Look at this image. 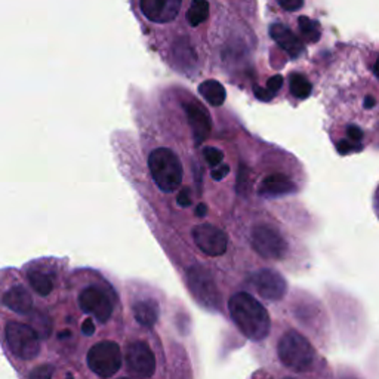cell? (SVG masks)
Here are the masks:
<instances>
[{
    "label": "cell",
    "instance_id": "obj_2",
    "mask_svg": "<svg viewBox=\"0 0 379 379\" xmlns=\"http://www.w3.org/2000/svg\"><path fill=\"white\" fill-rule=\"evenodd\" d=\"M228 313L239 331L251 341H262L272 331L267 308L248 292H237L230 298Z\"/></svg>",
    "mask_w": 379,
    "mask_h": 379
},
{
    "label": "cell",
    "instance_id": "obj_21",
    "mask_svg": "<svg viewBox=\"0 0 379 379\" xmlns=\"http://www.w3.org/2000/svg\"><path fill=\"white\" fill-rule=\"evenodd\" d=\"M65 379H74V378H73V376H72V375H69V376H67V378H65Z\"/></svg>",
    "mask_w": 379,
    "mask_h": 379
},
{
    "label": "cell",
    "instance_id": "obj_11",
    "mask_svg": "<svg viewBox=\"0 0 379 379\" xmlns=\"http://www.w3.org/2000/svg\"><path fill=\"white\" fill-rule=\"evenodd\" d=\"M182 4L184 0H137L142 18L154 25L172 24L180 17Z\"/></svg>",
    "mask_w": 379,
    "mask_h": 379
},
{
    "label": "cell",
    "instance_id": "obj_7",
    "mask_svg": "<svg viewBox=\"0 0 379 379\" xmlns=\"http://www.w3.org/2000/svg\"><path fill=\"white\" fill-rule=\"evenodd\" d=\"M88 369L101 379H112L121 369L125 363V354L121 353V347L113 340H101L93 344L86 353Z\"/></svg>",
    "mask_w": 379,
    "mask_h": 379
},
{
    "label": "cell",
    "instance_id": "obj_1",
    "mask_svg": "<svg viewBox=\"0 0 379 379\" xmlns=\"http://www.w3.org/2000/svg\"><path fill=\"white\" fill-rule=\"evenodd\" d=\"M343 53L328 114L336 152L350 156L379 145V46H350Z\"/></svg>",
    "mask_w": 379,
    "mask_h": 379
},
{
    "label": "cell",
    "instance_id": "obj_3",
    "mask_svg": "<svg viewBox=\"0 0 379 379\" xmlns=\"http://www.w3.org/2000/svg\"><path fill=\"white\" fill-rule=\"evenodd\" d=\"M147 168L150 171L154 185L161 193H178L184 181V165L180 156L172 148L159 145L150 152L147 159Z\"/></svg>",
    "mask_w": 379,
    "mask_h": 379
},
{
    "label": "cell",
    "instance_id": "obj_19",
    "mask_svg": "<svg viewBox=\"0 0 379 379\" xmlns=\"http://www.w3.org/2000/svg\"><path fill=\"white\" fill-rule=\"evenodd\" d=\"M29 379H53V368L49 364H39L30 371Z\"/></svg>",
    "mask_w": 379,
    "mask_h": 379
},
{
    "label": "cell",
    "instance_id": "obj_14",
    "mask_svg": "<svg viewBox=\"0 0 379 379\" xmlns=\"http://www.w3.org/2000/svg\"><path fill=\"white\" fill-rule=\"evenodd\" d=\"M25 279L29 283V288L40 298H48L55 291L57 274L49 272V270L34 267L25 273Z\"/></svg>",
    "mask_w": 379,
    "mask_h": 379
},
{
    "label": "cell",
    "instance_id": "obj_13",
    "mask_svg": "<svg viewBox=\"0 0 379 379\" xmlns=\"http://www.w3.org/2000/svg\"><path fill=\"white\" fill-rule=\"evenodd\" d=\"M4 305L18 316H29L33 311V298L22 284H12L4 293Z\"/></svg>",
    "mask_w": 379,
    "mask_h": 379
},
{
    "label": "cell",
    "instance_id": "obj_17",
    "mask_svg": "<svg viewBox=\"0 0 379 379\" xmlns=\"http://www.w3.org/2000/svg\"><path fill=\"white\" fill-rule=\"evenodd\" d=\"M288 89L293 100L304 101L313 93V84H311L308 76L302 73H292L288 80Z\"/></svg>",
    "mask_w": 379,
    "mask_h": 379
},
{
    "label": "cell",
    "instance_id": "obj_6",
    "mask_svg": "<svg viewBox=\"0 0 379 379\" xmlns=\"http://www.w3.org/2000/svg\"><path fill=\"white\" fill-rule=\"evenodd\" d=\"M117 298L110 284L105 283H88L80 289L77 304L84 314L104 324L112 319L116 308Z\"/></svg>",
    "mask_w": 379,
    "mask_h": 379
},
{
    "label": "cell",
    "instance_id": "obj_12",
    "mask_svg": "<svg viewBox=\"0 0 379 379\" xmlns=\"http://www.w3.org/2000/svg\"><path fill=\"white\" fill-rule=\"evenodd\" d=\"M251 288L261 295L264 300L268 301H279L286 293L288 284L277 272L270 268H262L260 272L252 273L249 276Z\"/></svg>",
    "mask_w": 379,
    "mask_h": 379
},
{
    "label": "cell",
    "instance_id": "obj_16",
    "mask_svg": "<svg viewBox=\"0 0 379 379\" xmlns=\"http://www.w3.org/2000/svg\"><path fill=\"white\" fill-rule=\"evenodd\" d=\"M190 284H192V291L194 292L196 296L201 298V302L206 305H212L215 300V289L212 280L208 274H205L199 270V272L190 273Z\"/></svg>",
    "mask_w": 379,
    "mask_h": 379
},
{
    "label": "cell",
    "instance_id": "obj_15",
    "mask_svg": "<svg viewBox=\"0 0 379 379\" xmlns=\"http://www.w3.org/2000/svg\"><path fill=\"white\" fill-rule=\"evenodd\" d=\"M132 316L138 324L145 329H152L159 320L160 310L159 305L152 298H141L132 304Z\"/></svg>",
    "mask_w": 379,
    "mask_h": 379
},
{
    "label": "cell",
    "instance_id": "obj_18",
    "mask_svg": "<svg viewBox=\"0 0 379 379\" xmlns=\"http://www.w3.org/2000/svg\"><path fill=\"white\" fill-rule=\"evenodd\" d=\"M199 92L201 95V98L213 107L222 105L227 98V92L224 86L220 82H216V80H206V82H203L199 86Z\"/></svg>",
    "mask_w": 379,
    "mask_h": 379
},
{
    "label": "cell",
    "instance_id": "obj_8",
    "mask_svg": "<svg viewBox=\"0 0 379 379\" xmlns=\"http://www.w3.org/2000/svg\"><path fill=\"white\" fill-rule=\"evenodd\" d=\"M251 246L261 258L280 261L288 252V241L279 230L270 224H258L251 230Z\"/></svg>",
    "mask_w": 379,
    "mask_h": 379
},
{
    "label": "cell",
    "instance_id": "obj_23",
    "mask_svg": "<svg viewBox=\"0 0 379 379\" xmlns=\"http://www.w3.org/2000/svg\"><path fill=\"white\" fill-rule=\"evenodd\" d=\"M284 379H292V378H284Z\"/></svg>",
    "mask_w": 379,
    "mask_h": 379
},
{
    "label": "cell",
    "instance_id": "obj_20",
    "mask_svg": "<svg viewBox=\"0 0 379 379\" xmlns=\"http://www.w3.org/2000/svg\"><path fill=\"white\" fill-rule=\"evenodd\" d=\"M276 4L284 11V12H298L304 8L305 0H276Z\"/></svg>",
    "mask_w": 379,
    "mask_h": 379
},
{
    "label": "cell",
    "instance_id": "obj_22",
    "mask_svg": "<svg viewBox=\"0 0 379 379\" xmlns=\"http://www.w3.org/2000/svg\"><path fill=\"white\" fill-rule=\"evenodd\" d=\"M120 379H132V378H120Z\"/></svg>",
    "mask_w": 379,
    "mask_h": 379
},
{
    "label": "cell",
    "instance_id": "obj_4",
    "mask_svg": "<svg viewBox=\"0 0 379 379\" xmlns=\"http://www.w3.org/2000/svg\"><path fill=\"white\" fill-rule=\"evenodd\" d=\"M277 357L284 368L293 372H308L314 364L316 351L304 335L296 331L284 332L277 343Z\"/></svg>",
    "mask_w": 379,
    "mask_h": 379
},
{
    "label": "cell",
    "instance_id": "obj_10",
    "mask_svg": "<svg viewBox=\"0 0 379 379\" xmlns=\"http://www.w3.org/2000/svg\"><path fill=\"white\" fill-rule=\"evenodd\" d=\"M192 240L201 253L211 258L222 256L228 248V237L224 230L208 222L199 224L192 230Z\"/></svg>",
    "mask_w": 379,
    "mask_h": 379
},
{
    "label": "cell",
    "instance_id": "obj_5",
    "mask_svg": "<svg viewBox=\"0 0 379 379\" xmlns=\"http://www.w3.org/2000/svg\"><path fill=\"white\" fill-rule=\"evenodd\" d=\"M5 345L11 356L22 361H32L42 351V336L33 324L9 320L5 324Z\"/></svg>",
    "mask_w": 379,
    "mask_h": 379
},
{
    "label": "cell",
    "instance_id": "obj_9",
    "mask_svg": "<svg viewBox=\"0 0 379 379\" xmlns=\"http://www.w3.org/2000/svg\"><path fill=\"white\" fill-rule=\"evenodd\" d=\"M125 363L132 379H152L157 368V357L150 344L137 340L126 345Z\"/></svg>",
    "mask_w": 379,
    "mask_h": 379
}]
</instances>
